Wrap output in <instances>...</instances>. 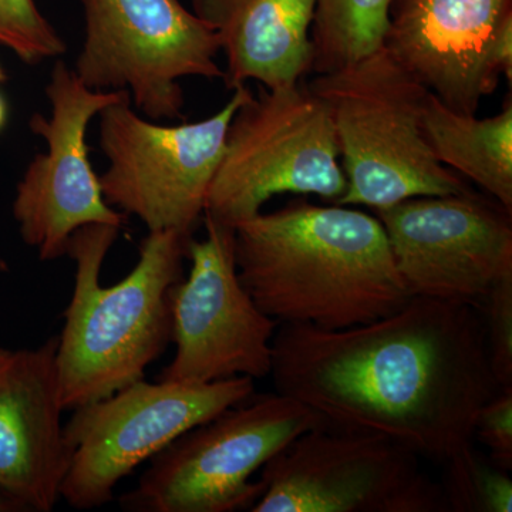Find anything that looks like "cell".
<instances>
[{
    "label": "cell",
    "mask_w": 512,
    "mask_h": 512,
    "mask_svg": "<svg viewBox=\"0 0 512 512\" xmlns=\"http://www.w3.org/2000/svg\"><path fill=\"white\" fill-rule=\"evenodd\" d=\"M10 356H12V350L0 348V367L8 362Z\"/></svg>",
    "instance_id": "26"
},
{
    "label": "cell",
    "mask_w": 512,
    "mask_h": 512,
    "mask_svg": "<svg viewBox=\"0 0 512 512\" xmlns=\"http://www.w3.org/2000/svg\"><path fill=\"white\" fill-rule=\"evenodd\" d=\"M308 86L328 104L338 137L346 191L336 204L376 211L473 191L434 156L421 126L429 89L386 47Z\"/></svg>",
    "instance_id": "4"
},
{
    "label": "cell",
    "mask_w": 512,
    "mask_h": 512,
    "mask_svg": "<svg viewBox=\"0 0 512 512\" xmlns=\"http://www.w3.org/2000/svg\"><path fill=\"white\" fill-rule=\"evenodd\" d=\"M46 97L50 116L35 113L29 123L32 133L45 140L46 150L26 168L12 211L23 242L35 249L40 261H55L67 254L77 229L92 224L121 228L126 222V215L104 200L99 175L90 163L87 131L101 110L130 94L90 89L56 59Z\"/></svg>",
    "instance_id": "12"
},
{
    "label": "cell",
    "mask_w": 512,
    "mask_h": 512,
    "mask_svg": "<svg viewBox=\"0 0 512 512\" xmlns=\"http://www.w3.org/2000/svg\"><path fill=\"white\" fill-rule=\"evenodd\" d=\"M234 232L239 279L279 325L352 328L412 299L383 225L349 205L293 201L238 222Z\"/></svg>",
    "instance_id": "2"
},
{
    "label": "cell",
    "mask_w": 512,
    "mask_h": 512,
    "mask_svg": "<svg viewBox=\"0 0 512 512\" xmlns=\"http://www.w3.org/2000/svg\"><path fill=\"white\" fill-rule=\"evenodd\" d=\"M0 45L26 64L59 59L67 50L35 0H0Z\"/></svg>",
    "instance_id": "20"
},
{
    "label": "cell",
    "mask_w": 512,
    "mask_h": 512,
    "mask_svg": "<svg viewBox=\"0 0 512 512\" xmlns=\"http://www.w3.org/2000/svg\"><path fill=\"white\" fill-rule=\"evenodd\" d=\"M474 440L488 450V458L505 471H512V384L501 387L481 407L474 421Z\"/></svg>",
    "instance_id": "22"
},
{
    "label": "cell",
    "mask_w": 512,
    "mask_h": 512,
    "mask_svg": "<svg viewBox=\"0 0 512 512\" xmlns=\"http://www.w3.org/2000/svg\"><path fill=\"white\" fill-rule=\"evenodd\" d=\"M512 0H393L384 47L447 107L476 116L500 79L488 50Z\"/></svg>",
    "instance_id": "14"
},
{
    "label": "cell",
    "mask_w": 512,
    "mask_h": 512,
    "mask_svg": "<svg viewBox=\"0 0 512 512\" xmlns=\"http://www.w3.org/2000/svg\"><path fill=\"white\" fill-rule=\"evenodd\" d=\"M57 336L0 367V491L23 510L52 512L70 466Z\"/></svg>",
    "instance_id": "15"
},
{
    "label": "cell",
    "mask_w": 512,
    "mask_h": 512,
    "mask_svg": "<svg viewBox=\"0 0 512 512\" xmlns=\"http://www.w3.org/2000/svg\"><path fill=\"white\" fill-rule=\"evenodd\" d=\"M441 493L447 512H511L510 471L495 466L474 443L440 464Z\"/></svg>",
    "instance_id": "19"
},
{
    "label": "cell",
    "mask_w": 512,
    "mask_h": 512,
    "mask_svg": "<svg viewBox=\"0 0 512 512\" xmlns=\"http://www.w3.org/2000/svg\"><path fill=\"white\" fill-rule=\"evenodd\" d=\"M346 191L328 104L308 84L265 89L235 111L204 215L235 227L279 194L318 195L336 204Z\"/></svg>",
    "instance_id": "5"
},
{
    "label": "cell",
    "mask_w": 512,
    "mask_h": 512,
    "mask_svg": "<svg viewBox=\"0 0 512 512\" xmlns=\"http://www.w3.org/2000/svg\"><path fill=\"white\" fill-rule=\"evenodd\" d=\"M208 119L164 126L141 116L131 99L101 110L100 147L109 168L99 175L104 200L134 215L148 232L192 235L224 156L229 123L251 96L247 84Z\"/></svg>",
    "instance_id": "7"
},
{
    "label": "cell",
    "mask_w": 512,
    "mask_h": 512,
    "mask_svg": "<svg viewBox=\"0 0 512 512\" xmlns=\"http://www.w3.org/2000/svg\"><path fill=\"white\" fill-rule=\"evenodd\" d=\"M269 376L320 426L377 434L439 464L474 443L477 413L501 389L481 312L420 296L352 328L281 323Z\"/></svg>",
    "instance_id": "1"
},
{
    "label": "cell",
    "mask_w": 512,
    "mask_h": 512,
    "mask_svg": "<svg viewBox=\"0 0 512 512\" xmlns=\"http://www.w3.org/2000/svg\"><path fill=\"white\" fill-rule=\"evenodd\" d=\"M16 507H19V504L0 491V511L15 510Z\"/></svg>",
    "instance_id": "25"
},
{
    "label": "cell",
    "mask_w": 512,
    "mask_h": 512,
    "mask_svg": "<svg viewBox=\"0 0 512 512\" xmlns=\"http://www.w3.org/2000/svg\"><path fill=\"white\" fill-rule=\"evenodd\" d=\"M5 80H6L5 70H3L2 66H0V83L5 82Z\"/></svg>",
    "instance_id": "28"
},
{
    "label": "cell",
    "mask_w": 512,
    "mask_h": 512,
    "mask_svg": "<svg viewBox=\"0 0 512 512\" xmlns=\"http://www.w3.org/2000/svg\"><path fill=\"white\" fill-rule=\"evenodd\" d=\"M254 393L255 380L245 376L208 384L143 379L74 409L64 426L70 466L63 500L76 510L109 504L120 481L140 464Z\"/></svg>",
    "instance_id": "9"
},
{
    "label": "cell",
    "mask_w": 512,
    "mask_h": 512,
    "mask_svg": "<svg viewBox=\"0 0 512 512\" xmlns=\"http://www.w3.org/2000/svg\"><path fill=\"white\" fill-rule=\"evenodd\" d=\"M84 40L74 73L93 90H124L141 116L183 120L181 80H224L217 35L180 0H80Z\"/></svg>",
    "instance_id": "8"
},
{
    "label": "cell",
    "mask_w": 512,
    "mask_h": 512,
    "mask_svg": "<svg viewBox=\"0 0 512 512\" xmlns=\"http://www.w3.org/2000/svg\"><path fill=\"white\" fill-rule=\"evenodd\" d=\"M488 67L497 79L504 76L512 82V13L501 22L488 50Z\"/></svg>",
    "instance_id": "23"
},
{
    "label": "cell",
    "mask_w": 512,
    "mask_h": 512,
    "mask_svg": "<svg viewBox=\"0 0 512 512\" xmlns=\"http://www.w3.org/2000/svg\"><path fill=\"white\" fill-rule=\"evenodd\" d=\"M318 0H192V12L217 35L229 90L248 82L292 86L312 73Z\"/></svg>",
    "instance_id": "16"
},
{
    "label": "cell",
    "mask_w": 512,
    "mask_h": 512,
    "mask_svg": "<svg viewBox=\"0 0 512 512\" xmlns=\"http://www.w3.org/2000/svg\"><path fill=\"white\" fill-rule=\"evenodd\" d=\"M409 295L480 308L512 276V212L476 191L375 211Z\"/></svg>",
    "instance_id": "13"
},
{
    "label": "cell",
    "mask_w": 512,
    "mask_h": 512,
    "mask_svg": "<svg viewBox=\"0 0 512 512\" xmlns=\"http://www.w3.org/2000/svg\"><path fill=\"white\" fill-rule=\"evenodd\" d=\"M205 238L191 239L187 278L170 293L174 359L157 380L208 384L271 375L278 320L265 315L242 285L234 227L204 215Z\"/></svg>",
    "instance_id": "11"
},
{
    "label": "cell",
    "mask_w": 512,
    "mask_h": 512,
    "mask_svg": "<svg viewBox=\"0 0 512 512\" xmlns=\"http://www.w3.org/2000/svg\"><path fill=\"white\" fill-rule=\"evenodd\" d=\"M478 311L483 316L488 356L501 387L512 384V276L488 292Z\"/></svg>",
    "instance_id": "21"
},
{
    "label": "cell",
    "mask_w": 512,
    "mask_h": 512,
    "mask_svg": "<svg viewBox=\"0 0 512 512\" xmlns=\"http://www.w3.org/2000/svg\"><path fill=\"white\" fill-rule=\"evenodd\" d=\"M9 117V107L8 103H6L5 97L0 94V131L5 128L6 123H8Z\"/></svg>",
    "instance_id": "24"
},
{
    "label": "cell",
    "mask_w": 512,
    "mask_h": 512,
    "mask_svg": "<svg viewBox=\"0 0 512 512\" xmlns=\"http://www.w3.org/2000/svg\"><path fill=\"white\" fill-rule=\"evenodd\" d=\"M393 0H318L312 25V73L356 62L384 45Z\"/></svg>",
    "instance_id": "18"
},
{
    "label": "cell",
    "mask_w": 512,
    "mask_h": 512,
    "mask_svg": "<svg viewBox=\"0 0 512 512\" xmlns=\"http://www.w3.org/2000/svg\"><path fill=\"white\" fill-rule=\"evenodd\" d=\"M9 271L8 262L0 256V274H5V272Z\"/></svg>",
    "instance_id": "27"
},
{
    "label": "cell",
    "mask_w": 512,
    "mask_h": 512,
    "mask_svg": "<svg viewBox=\"0 0 512 512\" xmlns=\"http://www.w3.org/2000/svg\"><path fill=\"white\" fill-rule=\"evenodd\" d=\"M424 137L441 164L476 183L512 212V101L488 119L451 110L433 93L424 106Z\"/></svg>",
    "instance_id": "17"
},
{
    "label": "cell",
    "mask_w": 512,
    "mask_h": 512,
    "mask_svg": "<svg viewBox=\"0 0 512 512\" xmlns=\"http://www.w3.org/2000/svg\"><path fill=\"white\" fill-rule=\"evenodd\" d=\"M320 426L305 404L281 393L245 402L185 431L153 458L133 490L128 512L251 511L264 491L254 474L305 431Z\"/></svg>",
    "instance_id": "6"
},
{
    "label": "cell",
    "mask_w": 512,
    "mask_h": 512,
    "mask_svg": "<svg viewBox=\"0 0 512 512\" xmlns=\"http://www.w3.org/2000/svg\"><path fill=\"white\" fill-rule=\"evenodd\" d=\"M120 227L77 229L67 245L76 262L72 299L57 336L56 365L64 410L79 409L143 380L171 343L170 293L183 279L192 235L148 232L133 271L101 286L107 254Z\"/></svg>",
    "instance_id": "3"
},
{
    "label": "cell",
    "mask_w": 512,
    "mask_h": 512,
    "mask_svg": "<svg viewBox=\"0 0 512 512\" xmlns=\"http://www.w3.org/2000/svg\"><path fill=\"white\" fill-rule=\"evenodd\" d=\"M259 480L252 512H447L420 457L377 434L313 427L271 458Z\"/></svg>",
    "instance_id": "10"
}]
</instances>
